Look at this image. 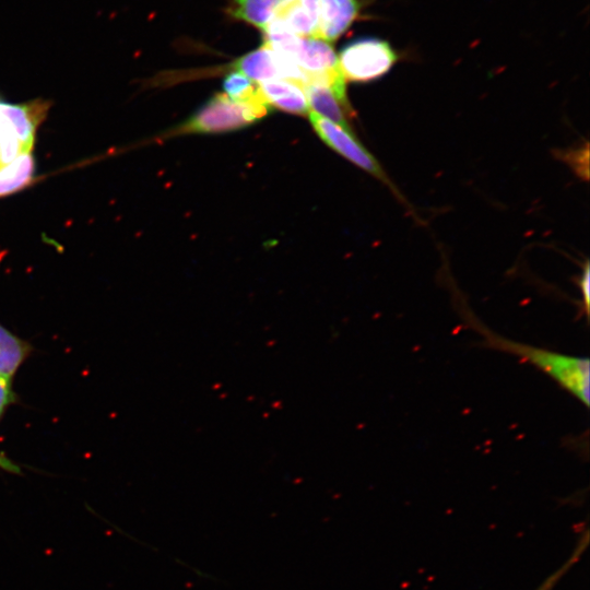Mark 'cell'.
I'll return each mask as SVG.
<instances>
[{
  "label": "cell",
  "mask_w": 590,
  "mask_h": 590,
  "mask_svg": "<svg viewBox=\"0 0 590 590\" xmlns=\"http://www.w3.org/2000/svg\"><path fill=\"white\" fill-rule=\"evenodd\" d=\"M48 108L49 104L40 99L23 104L0 101V167L32 151Z\"/></svg>",
  "instance_id": "3957f363"
},
{
  "label": "cell",
  "mask_w": 590,
  "mask_h": 590,
  "mask_svg": "<svg viewBox=\"0 0 590 590\" xmlns=\"http://www.w3.org/2000/svg\"><path fill=\"white\" fill-rule=\"evenodd\" d=\"M398 54L385 39L361 37L347 43L338 56V68L349 82L367 83L387 74Z\"/></svg>",
  "instance_id": "277c9868"
},
{
  "label": "cell",
  "mask_w": 590,
  "mask_h": 590,
  "mask_svg": "<svg viewBox=\"0 0 590 590\" xmlns=\"http://www.w3.org/2000/svg\"><path fill=\"white\" fill-rule=\"evenodd\" d=\"M233 67L257 83L282 80L275 56L266 44L238 58Z\"/></svg>",
  "instance_id": "30bf717a"
},
{
  "label": "cell",
  "mask_w": 590,
  "mask_h": 590,
  "mask_svg": "<svg viewBox=\"0 0 590 590\" xmlns=\"http://www.w3.org/2000/svg\"><path fill=\"white\" fill-rule=\"evenodd\" d=\"M35 172L32 151L25 152L0 167V197H4L28 186Z\"/></svg>",
  "instance_id": "7c38bea8"
},
{
  "label": "cell",
  "mask_w": 590,
  "mask_h": 590,
  "mask_svg": "<svg viewBox=\"0 0 590 590\" xmlns=\"http://www.w3.org/2000/svg\"><path fill=\"white\" fill-rule=\"evenodd\" d=\"M13 398L12 380L0 376V417Z\"/></svg>",
  "instance_id": "9a60e30c"
},
{
  "label": "cell",
  "mask_w": 590,
  "mask_h": 590,
  "mask_svg": "<svg viewBox=\"0 0 590 590\" xmlns=\"http://www.w3.org/2000/svg\"><path fill=\"white\" fill-rule=\"evenodd\" d=\"M579 287L583 297V304H585L583 311L588 315V311H589V263L588 261L586 262L583 272L580 276Z\"/></svg>",
  "instance_id": "2e32d148"
},
{
  "label": "cell",
  "mask_w": 590,
  "mask_h": 590,
  "mask_svg": "<svg viewBox=\"0 0 590 590\" xmlns=\"http://www.w3.org/2000/svg\"><path fill=\"white\" fill-rule=\"evenodd\" d=\"M462 312L465 320L483 337L486 346L520 356L547 374L585 406L589 405L590 364L587 357L565 355L502 338L470 316L469 310Z\"/></svg>",
  "instance_id": "6da1fadb"
},
{
  "label": "cell",
  "mask_w": 590,
  "mask_h": 590,
  "mask_svg": "<svg viewBox=\"0 0 590 590\" xmlns=\"http://www.w3.org/2000/svg\"><path fill=\"white\" fill-rule=\"evenodd\" d=\"M291 0H232L228 13L263 31L276 11Z\"/></svg>",
  "instance_id": "8fae6325"
},
{
  "label": "cell",
  "mask_w": 590,
  "mask_h": 590,
  "mask_svg": "<svg viewBox=\"0 0 590 590\" xmlns=\"http://www.w3.org/2000/svg\"><path fill=\"white\" fill-rule=\"evenodd\" d=\"M320 0H291L279 8L274 21L299 37H316Z\"/></svg>",
  "instance_id": "ba28073f"
},
{
  "label": "cell",
  "mask_w": 590,
  "mask_h": 590,
  "mask_svg": "<svg viewBox=\"0 0 590 590\" xmlns=\"http://www.w3.org/2000/svg\"><path fill=\"white\" fill-rule=\"evenodd\" d=\"M30 353V345L0 324V376L11 379Z\"/></svg>",
  "instance_id": "4fadbf2b"
},
{
  "label": "cell",
  "mask_w": 590,
  "mask_h": 590,
  "mask_svg": "<svg viewBox=\"0 0 590 590\" xmlns=\"http://www.w3.org/2000/svg\"><path fill=\"white\" fill-rule=\"evenodd\" d=\"M225 94L235 99H245L252 96L257 87L252 81L238 71L229 72L223 80Z\"/></svg>",
  "instance_id": "5bb4252c"
},
{
  "label": "cell",
  "mask_w": 590,
  "mask_h": 590,
  "mask_svg": "<svg viewBox=\"0 0 590 590\" xmlns=\"http://www.w3.org/2000/svg\"><path fill=\"white\" fill-rule=\"evenodd\" d=\"M257 90L271 108L300 116L308 115V103L303 86L295 82L273 80L260 83Z\"/></svg>",
  "instance_id": "9c48e42d"
},
{
  "label": "cell",
  "mask_w": 590,
  "mask_h": 590,
  "mask_svg": "<svg viewBox=\"0 0 590 590\" xmlns=\"http://www.w3.org/2000/svg\"><path fill=\"white\" fill-rule=\"evenodd\" d=\"M292 59L307 74L308 81L339 70L332 46L314 36L299 38Z\"/></svg>",
  "instance_id": "8992f818"
},
{
  "label": "cell",
  "mask_w": 590,
  "mask_h": 590,
  "mask_svg": "<svg viewBox=\"0 0 590 590\" xmlns=\"http://www.w3.org/2000/svg\"><path fill=\"white\" fill-rule=\"evenodd\" d=\"M271 109L258 90L245 99L217 93L177 127L174 134L222 133L243 129L266 117Z\"/></svg>",
  "instance_id": "7a4b0ae2"
},
{
  "label": "cell",
  "mask_w": 590,
  "mask_h": 590,
  "mask_svg": "<svg viewBox=\"0 0 590 590\" xmlns=\"http://www.w3.org/2000/svg\"><path fill=\"white\" fill-rule=\"evenodd\" d=\"M308 115L312 128L327 145L367 173L390 184L378 161L355 139L351 131L312 111Z\"/></svg>",
  "instance_id": "5b68a950"
},
{
  "label": "cell",
  "mask_w": 590,
  "mask_h": 590,
  "mask_svg": "<svg viewBox=\"0 0 590 590\" xmlns=\"http://www.w3.org/2000/svg\"><path fill=\"white\" fill-rule=\"evenodd\" d=\"M359 12L358 0H320L316 37L334 42L351 27Z\"/></svg>",
  "instance_id": "52a82bcc"
}]
</instances>
